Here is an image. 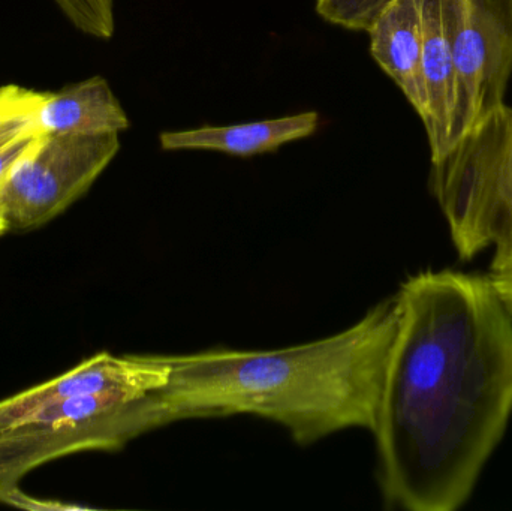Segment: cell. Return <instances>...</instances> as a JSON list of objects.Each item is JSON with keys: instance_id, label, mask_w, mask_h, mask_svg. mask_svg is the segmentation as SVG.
<instances>
[{"instance_id": "1", "label": "cell", "mask_w": 512, "mask_h": 511, "mask_svg": "<svg viewBox=\"0 0 512 511\" xmlns=\"http://www.w3.org/2000/svg\"><path fill=\"white\" fill-rule=\"evenodd\" d=\"M400 321L372 435L385 506L454 511L512 417V314L490 276L421 270Z\"/></svg>"}, {"instance_id": "2", "label": "cell", "mask_w": 512, "mask_h": 511, "mask_svg": "<svg viewBox=\"0 0 512 511\" xmlns=\"http://www.w3.org/2000/svg\"><path fill=\"white\" fill-rule=\"evenodd\" d=\"M400 321L397 293L327 338L279 350H216L167 356L161 398L171 422L254 416L301 447L337 432L372 434Z\"/></svg>"}, {"instance_id": "3", "label": "cell", "mask_w": 512, "mask_h": 511, "mask_svg": "<svg viewBox=\"0 0 512 511\" xmlns=\"http://www.w3.org/2000/svg\"><path fill=\"white\" fill-rule=\"evenodd\" d=\"M430 191L463 261L493 249L490 275L512 273V107L499 105L432 161Z\"/></svg>"}, {"instance_id": "4", "label": "cell", "mask_w": 512, "mask_h": 511, "mask_svg": "<svg viewBox=\"0 0 512 511\" xmlns=\"http://www.w3.org/2000/svg\"><path fill=\"white\" fill-rule=\"evenodd\" d=\"M120 150V135H42L18 159L0 203L9 230L41 227L83 197Z\"/></svg>"}, {"instance_id": "5", "label": "cell", "mask_w": 512, "mask_h": 511, "mask_svg": "<svg viewBox=\"0 0 512 511\" xmlns=\"http://www.w3.org/2000/svg\"><path fill=\"white\" fill-rule=\"evenodd\" d=\"M445 5L456 63L451 146L505 104L512 75V0H445Z\"/></svg>"}, {"instance_id": "6", "label": "cell", "mask_w": 512, "mask_h": 511, "mask_svg": "<svg viewBox=\"0 0 512 511\" xmlns=\"http://www.w3.org/2000/svg\"><path fill=\"white\" fill-rule=\"evenodd\" d=\"M156 393L128 399L104 416L66 425H26L0 431V494L35 468L65 456L117 452L135 438L164 428Z\"/></svg>"}, {"instance_id": "7", "label": "cell", "mask_w": 512, "mask_h": 511, "mask_svg": "<svg viewBox=\"0 0 512 511\" xmlns=\"http://www.w3.org/2000/svg\"><path fill=\"white\" fill-rule=\"evenodd\" d=\"M170 369L159 354L98 353L65 374L0 401V431L20 428L47 405L98 393L146 395L164 389Z\"/></svg>"}, {"instance_id": "8", "label": "cell", "mask_w": 512, "mask_h": 511, "mask_svg": "<svg viewBox=\"0 0 512 511\" xmlns=\"http://www.w3.org/2000/svg\"><path fill=\"white\" fill-rule=\"evenodd\" d=\"M423 69L427 110L423 117L432 161L450 147L456 107V63L445 0H421Z\"/></svg>"}, {"instance_id": "9", "label": "cell", "mask_w": 512, "mask_h": 511, "mask_svg": "<svg viewBox=\"0 0 512 511\" xmlns=\"http://www.w3.org/2000/svg\"><path fill=\"white\" fill-rule=\"evenodd\" d=\"M370 54L402 90L420 119L426 116L421 0H394L367 30Z\"/></svg>"}, {"instance_id": "10", "label": "cell", "mask_w": 512, "mask_h": 511, "mask_svg": "<svg viewBox=\"0 0 512 511\" xmlns=\"http://www.w3.org/2000/svg\"><path fill=\"white\" fill-rule=\"evenodd\" d=\"M129 126L125 108L101 75L57 92H42L36 108V128L41 135H120Z\"/></svg>"}, {"instance_id": "11", "label": "cell", "mask_w": 512, "mask_h": 511, "mask_svg": "<svg viewBox=\"0 0 512 511\" xmlns=\"http://www.w3.org/2000/svg\"><path fill=\"white\" fill-rule=\"evenodd\" d=\"M315 111L256 120L230 126H203L186 131H165L159 135L162 150H210L233 156H254L274 152L279 147L310 137L318 131Z\"/></svg>"}, {"instance_id": "12", "label": "cell", "mask_w": 512, "mask_h": 511, "mask_svg": "<svg viewBox=\"0 0 512 511\" xmlns=\"http://www.w3.org/2000/svg\"><path fill=\"white\" fill-rule=\"evenodd\" d=\"M42 92L8 84L0 87V188L11 168L42 137L36 128V108Z\"/></svg>"}, {"instance_id": "13", "label": "cell", "mask_w": 512, "mask_h": 511, "mask_svg": "<svg viewBox=\"0 0 512 511\" xmlns=\"http://www.w3.org/2000/svg\"><path fill=\"white\" fill-rule=\"evenodd\" d=\"M394 0H316V12L328 23L367 32Z\"/></svg>"}, {"instance_id": "14", "label": "cell", "mask_w": 512, "mask_h": 511, "mask_svg": "<svg viewBox=\"0 0 512 511\" xmlns=\"http://www.w3.org/2000/svg\"><path fill=\"white\" fill-rule=\"evenodd\" d=\"M0 503L8 504L15 509L32 511H72L86 509V507L74 506V504L60 503L56 500H39L24 494L18 486L6 489L0 494Z\"/></svg>"}, {"instance_id": "15", "label": "cell", "mask_w": 512, "mask_h": 511, "mask_svg": "<svg viewBox=\"0 0 512 511\" xmlns=\"http://www.w3.org/2000/svg\"><path fill=\"white\" fill-rule=\"evenodd\" d=\"M495 285L496 291L501 296L502 302L512 314V273L510 275H489Z\"/></svg>"}, {"instance_id": "16", "label": "cell", "mask_w": 512, "mask_h": 511, "mask_svg": "<svg viewBox=\"0 0 512 511\" xmlns=\"http://www.w3.org/2000/svg\"><path fill=\"white\" fill-rule=\"evenodd\" d=\"M63 11H78V9L87 8L99 0H54Z\"/></svg>"}, {"instance_id": "17", "label": "cell", "mask_w": 512, "mask_h": 511, "mask_svg": "<svg viewBox=\"0 0 512 511\" xmlns=\"http://www.w3.org/2000/svg\"><path fill=\"white\" fill-rule=\"evenodd\" d=\"M9 231L8 221H6L5 210H3L2 203H0V236Z\"/></svg>"}]
</instances>
